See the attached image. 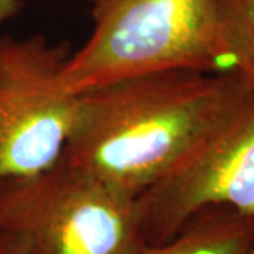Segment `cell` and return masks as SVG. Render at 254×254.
Here are the masks:
<instances>
[{"mask_svg":"<svg viewBox=\"0 0 254 254\" xmlns=\"http://www.w3.org/2000/svg\"><path fill=\"white\" fill-rule=\"evenodd\" d=\"M61 160L138 196L254 98L235 71H160L79 93Z\"/></svg>","mask_w":254,"mask_h":254,"instance_id":"6da1fadb","label":"cell"},{"mask_svg":"<svg viewBox=\"0 0 254 254\" xmlns=\"http://www.w3.org/2000/svg\"><path fill=\"white\" fill-rule=\"evenodd\" d=\"M93 27L72 51L63 86L83 93L160 71H232L220 36L218 0H92Z\"/></svg>","mask_w":254,"mask_h":254,"instance_id":"7a4b0ae2","label":"cell"},{"mask_svg":"<svg viewBox=\"0 0 254 254\" xmlns=\"http://www.w3.org/2000/svg\"><path fill=\"white\" fill-rule=\"evenodd\" d=\"M0 230L26 254H138L145 243L137 196L60 160L0 182Z\"/></svg>","mask_w":254,"mask_h":254,"instance_id":"3957f363","label":"cell"},{"mask_svg":"<svg viewBox=\"0 0 254 254\" xmlns=\"http://www.w3.org/2000/svg\"><path fill=\"white\" fill-rule=\"evenodd\" d=\"M68 41L0 36V182L54 167L79 113L81 95L63 86Z\"/></svg>","mask_w":254,"mask_h":254,"instance_id":"277c9868","label":"cell"},{"mask_svg":"<svg viewBox=\"0 0 254 254\" xmlns=\"http://www.w3.org/2000/svg\"><path fill=\"white\" fill-rule=\"evenodd\" d=\"M137 202L147 245L171 239L205 209L223 206L254 218V98Z\"/></svg>","mask_w":254,"mask_h":254,"instance_id":"5b68a950","label":"cell"},{"mask_svg":"<svg viewBox=\"0 0 254 254\" xmlns=\"http://www.w3.org/2000/svg\"><path fill=\"white\" fill-rule=\"evenodd\" d=\"M253 246V216L216 206L199 212L171 239L144 246L138 254H250Z\"/></svg>","mask_w":254,"mask_h":254,"instance_id":"8992f818","label":"cell"},{"mask_svg":"<svg viewBox=\"0 0 254 254\" xmlns=\"http://www.w3.org/2000/svg\"><path fill=\"white\" fill-rule=\"evenodd\" d=\"M218 14L230 69L254 86V0H218Z\"/></svg>","mask_w":254,"mask_h":254,"instance_id":"52a82bcc","label":"cell"},{"mask_svg":"<svg viewBox=\"0 0 254 254\" xmlns=\"http://www.w3.org/2000/svg\"><path fill=\"white\" fill-rule=\"evenodd\" d=\"M0 254H26L23 237L13 232L0 230Z\"/></svg>","mask_w":254,"mask_h":254,"instance_id":"ba28073f","label":"cell"},{"mask_svg":"<svg viewBox=\"0 0 254 254\" xmlns=\"http://www.w3.org/2000/svg\"><path fill=\"white\" fill-rule=\"evenodd\" d=\"M24 6V0H0V24L17 17Z\"/></svg>","mask_w":254,"mask_h":254,"instance_id":"9c48e42d","label":"cell"},{"mask_svg":"<svg viewBox=\"0 0 254 254\" xmlns=\"http://www.w3.org/2000/svg\"><path fill=\"white\" fill-rule=\"evenodd\" d=\"M73 1H88V3H92V0H73Z\"/></svg>","mask_w":254,"mask_h":254,"instance_id":"30bf717a","label":"cell"},{"mask_svg":"<svg viewBox=\"0 0 254 254\" xmlns=\"http://www.w3.org/2000/svg\"><path fill=\"white\" fill-rule=\"evenodd\" d=\"M250 254H254V246H253V249H252V252H250Z\"/></svg>","mask_w":254,"mask_h":254,"instance_id":"8fae6325","label":"cell"}]
</instances>
